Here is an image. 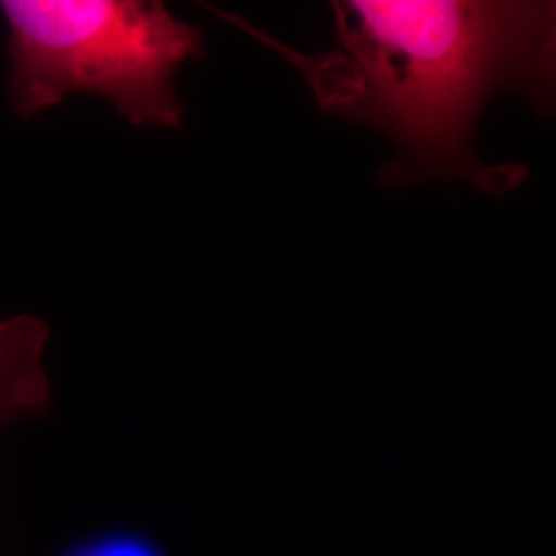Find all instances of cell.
I'll list each match as a JSON object with an SVG mask.
<instances>
[{"label": "cell", "mask_w": 556, "mask_h": 556, "mask_svg": "<svg viewBox=\"0 0 556 556\" xmlns=\"http://www.w3.org/2000/svg\"><path fill=\"white\" fill-rule=\"evenodd\" d=\"M213 11L293 64L319 110L396 144L379 169L383 188L459 178L503 197L528 178L523 165L478 160L475 128L501 91L526 96L544 116L553 110V2L337 0L334 43L318 54Z\"/></svg>", "instance_id": "obj_1"}, {"label": "cell", "mask_w": 556, "mask_h": 556, "mask_svg": "<svg viewBox=\"0 0 556 556\" xmlns=\"http://www.w3.org/2000/svg\"><path fill=\"white\" fill-rule=\"evenodd\" d=\"M9 100L21 118L71 96L110 101L135 126L179 128L176 77L204 34L153 0H2Z\"/></svg>", "instance_id": "obj_2"}, {"label": "cell", "mask_w": 556, "mask_h": 556, "mask_svg": "<svg viewBox=\"0 0 556 556\" xmlns=\"http://www.w3.org/2000/svg\"><path fill=\"white\" fill-rule=\"evenodd\" d=\"M50 326L31 314L0 319V429L52 408L46 371Z\"/></svg>", "instance_id": "obj_3"}, {"label": "cell", "mask_w": 556, "mask_h": 556, "mask_svg": "<svg viewBox=\"0 0 556 556\" xmlns=\"http://www.w3.org/2000/svg\"><path fill=\"white\" fill-rule=\"evenodd\" d=\"M87 556H151L147 551H142L135 544H112L105 548H98L87 553Z\"/></svg>", "instance_id": "obj_4"}]
</instances>
